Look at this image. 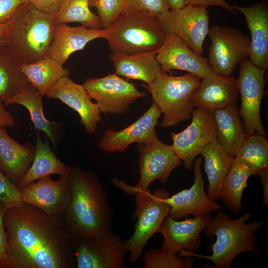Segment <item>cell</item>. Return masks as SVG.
I'll use <instances>...</instances> for the list:
<instances>
[{"instance_id":"cell-23","label":"cell","mask_w":268,"mask_h":268,"mask_svg":"<svg viewBox=\"0 0 268 268\" xmlns=\"http://www.w3.org/2000/svg\"><path fill=\"white\" fill-rule=\"evenodd\" d=\"M104 32V29L56 24L49 56L63 66L72 54L83 50L88 43L95 39L103 38Z\"/></svg>"},{"instance_id":"cell-2","label":"cell","mask_w":268,"mask_h":268,"mask_svg":"<svg viewBox=\"0 0 268 268\" xmlns=\"http://www.w3.org/2000/svg\"><path fill=\"white\" fill-rule=\"evenodd\" d=\"M68 177L72 196L63 216L73 242L111 233L112 210L97 176L76 166L71 168Z\"/></svg>"},{"instance_id":"cell-46","label":"cell","mask_w":268,"mask_h":268,"mask_svg":"<svg viewBox=\"0 0 268 268\" xmlns=\"http://www.w3.org/2000/svg\"><path fill=\"white\" fill-rule=\"evenodd\" d=\"M6 28V24L0 25V43L1 42Z\"/></svg>"},{"instance_id":"cell-36","label":"cell","mask_w":268,"mask_h":268,"mask_svg":"<svg viewBox=\"0 0 268 268\" xmlns=\"http://www.w3.org/2000/svg\"><path fill=\"white\" fill-rule=\"evenodd\" d=\"M90 8L95 7L103 29L109 27L122 14L130 10L126 0H89Z\"/></svg>"},{"instance_id":"cell-38","label":"cell","mask_w":268,"mask_h":268,"mask_svg":"<svg viewBox=\"0 0 268 268\" xmlns=\"http://www.w3.org/2000/svg\"><path fill=\"white\" fill-rule=\"evenodd\" d=\"M130 10L157 16L170 9L167 0H126Z\"/></svg>"},{"instance_id":"cell-45","label":"cell","mask_w":268,"mask_h":268,"mask_svg":"<svg viewBox=\"0 0 268 268\" xmlns=\"http://www.w3.org/2000/svg\"><path fill=\"white\" fill-rule=\"evenodd\" d=\"M169 4L170 9H177L184 7L185 4L184 0H167Z\"/></svg>"},{"instance_id":"cell-1","label":"cell","mask_w":268,"mask_h":268,"mask_svg":"<svg viewBox=\"0 0 268 268\" xmlns=\"http://www.w3.org/2000/svg\"><path fill=\"white\" fill-rule=\"evenodd\" d=\"M60 218L25 202L7 208V249L0 268H74V242Z\"/></svg>"},{"instance_id":"cell-24","label":"cell","mask_w":268,"mask_h":268,"mask_svg":"<svg viewBox=\"0 0 268 268\" xmlns=\"http://www.w3.org/2000/svg\"><path fill=\"white\" fill-rule=\"evenodd\" d=\"M35 146L14 140L5 128L0 129V171L16 185L29 169Z\"/></svg>"},{"instance_id":"cell-19","label":"cell","mask_w":268,"mask_h":268,"mask_svg":"<svg viewBox=\"0 0 268 268\" xmlns=\"http://www.w3.org/2000/svg\"><path fill=\"white\" fill-rule=\"evenodd\" d=\"M155 56L165 72L171 73L173 69L184 70L202 79L213 72L207 59L195 52L173 34H167Z\"/></svg>"},{"instance_id":"cell-33","label":"cell","mask_w":268,"mask_h":268,"mask_svg":"<svg viewBox=\"0 0 268 268\" xmlns=\"http://www.w3.org/2000/svg\"><path fill=\"white\" fill-rule=\"evenodd\" d=\"M55 18L56 24L77 22L88 28L103 29L99 17L90 10L89 0H63Z\"/></svg>"},{"instance_id":"cell-43","label":"cell","mask_w":268,"mask_h":268,"mask_svg":"<svg viewBox=\"0 0 268 268\" xmlns=\"http://www.w3.org/2000/svg\"><path fill=\"white\" fill-rule=\"evenodd\" d=\"M15 125L13 116L4 107V104L0 101V129L12 127Z\"/></svg>"},{"instance_id":"cell-8","label":"cell","mask_w":268,"mask_h":268,"mask_svg":"<svg viewBox=\"0 0 268 268\" xmlns=\"http://www.w3.org/2000/svg\"><path fill=\"white\" fill-rule=\"evenodd\" d=\"M137 150L139 153L138 166L140 178L138 183L131 186L124 181L113 178L111 182L125 193L134 195L138 192L148 190L154 180H159L165 185L172 171L181 164L170 145L159 139L146 143H137Z\"/></svg>"},{"instance_id":"cell-40","label":"cell","mask_w":268,"mask_h":268,"mask_svg":"<svg viewBox=\"0 0 268 268\" xmlns=\"http://www.w3.org/2000/svg\"><path fill=\"white\" fill-rule=\"evenodd\" d=\"M7 209L0 201V264L5 259L7 249V238L4 225V216Z\"/></svg>"},{"instance_id":"cell-27","label":"cell","mask_w":268,"mask_h":268,"mask_svg":"<svg viewBox=\"0 0 268 268\" xmlns=\"http://www.w3.org/2000/svg\"><path fill=\"white\" fill-rule=\"evenodd\" d=\"M204 169L208 182L207 196L212 200L220 199L223 182L235 157L229 155L215 138L202 150Z\"/></svg>"},{"instance_id":"cell-16","label":"cell","mask_w":268,"mask_h":268,"mask_svg":"<svg viewBox=\"0 0 268 268\" xmlns=\"http://www.w3.org/2000/svg\"><path fill=\"white\" fill-rule=\"evenodd\" d=\"M162 111L153 101L150 107L138 119L120 131H105L99 143L101 149L108 152H122L133 143H146L158 139L156 126Z\"/></svg>"},{"instance_id":"cell-18","label":"cell","mask_w":268,"mask_h":268,"mask_svg":"<svg viewBox=\"0 0 268 268\" xmlns=\"http://www.w3.org/2000/svg\"><path fill=\"white\" fill-rule=\"evenodd\" d=\"M211 219L210 213L181 221L167 215L159 231L163 237L160 250L175 254L182 250L195 253L201 246V233Z\"/></svg>"},{"instance_id":"cell-26","label":"cell","mask_w":268,"mask_h":268,"mask_svg":"<svg viewBox=\"0 0 268 268\" xmlns=\"http://www.w3.org/2000/svg\"><path fill=\"white\" fill-rule=\"evenodd\" d=\"M156 53L130 55L111 53L110 59L116 74L128 79L139 80L149 85L162 71L156 59Z\"/></svg>"},{"instance_id":"cell-7","label":"cell","mask_w":268,"mask_h":268,"mask_svg":"<svg viewBox=\"0 0 268 268\" xmlns=\"http://www.w3.org/2000/svg\"><path fill=\"white\" fill-rule=\"evenodd\" d=\"M134 195L136 208L133 218H137V221L133 234L124 242L126 250L130 252L129 261L132 263L140 258L152 236L159 232L170 210L165 201L169 193L164 189H156L153 193L147 190Z\"/></svg>"},{"instance_id":"cell-28","label":"cell","mask_w":268,"mask_h":268,"mask_svg":"<svg viewBox=\"0 0 268 268\" xmlns=\"http://www.w3.org/2000/svg\"><path fill=\"white\" fill-rule=\"evenodd\" d=\"M71 168L57 158L49 144L43 141L38 132L33 162L16 186L20 189L42 177L53 174L68 175Z\"/></svg>"},{"instance_id":"cell-31","label":"cell","mask_w":268,"mask_h":268,"mask_svg":"<svg viewBox=\"0 0 268 268\" xmlns=\"http://www.w3.org/2000/svg\"><path fill=\"white\" fill-rule=\"evenodd\" d=\"M254 175H257L256 171L234 158L223 182L220 196L226 207L234 215L240 214L243 192L248 179Z\"/></svg>"},{"instance_id":"cell-3","label":"cell","mask_w":268,"mask_h":268,"mask_svg":"<svg viewBox=\"0 0 268 268\" xmlns=\"http://www.w3.org/2000/svg\"><path fill=\"white\" fill-rule=\"evenodd\" d=\"M55 24V14L26 2L6 24L1 43L21 64L36 62L49 56Z\"/></svg>"},{"instance_id":"cell-15","label":"cell","mask_w":268,"mask_h":268,"mask_svg":"<svg viewBox=\"0 0 268 268\" xmlns=\"http://www.w3.org/2000/svg\"><path fill=\"white\" fill-rule=\"evenodd\" d=\"M60 176L57 181L47 176L20 188L21 201L37 207L50 216H63L71 201L72 188L68 175Z\"/></svg>"},{"instance_id":"cell-5","label":"cell","mask_w":268,"mask_h":268,"mask_svg":"<svg viewBox=\"0 0 268 268\" xmlns=\"http://www.w3.org/2000/svg\"><path fill=\"white\" fill-rule=\"evenodd\" d=\"M104 30L103 38L116 54L157 52L167 36L158 16L132 10L120 15Z\"/></svg>"},{"instance_id":"cell-30","label":"cell","mask_w":268,"mask_h":268,"mask_svg":"<svg viewBox=\"0 0 268 268\" xmlns=\"http://www.w3.org/2000/svg\"><path fill=\"white\" fill-rule=\"evenodd\" d=\"M21 68L27 81L43 95L61 78L70 74L68 69L50 56L34 63L22 64Z\"/></svg>"},{"instance_id":"cell-9","label":"cell","mask_w":268,"mask_h":268,"mask_svg":"<svg viewBox=\"0 0 268 268\" xmlns=\"http://www.w3.org/2000/svg\"><path fill=\"white\" fill-rule=\"evenodd\" d=\"M211 44L208 63L218 74L231 75L236 66L247 60L250 51V39L240 30L215 25L209 29Z\"/></svg>"},{"instance_id":"cell-4","label":"cell","mask_w":268,"mask_h":268,"mask_svg":"<svg viewBox=\"0 0 268 268\" xmlns=\"http://www.w3.org/2000/svg\"><path fill=\"white\" fill-rule=\"evenodd\" d=\"M251 216L250 212H246L238 218L232 219L221 209L218 210L214 218L202 230L207 238L216 237L215 242L209 244L211 255L205 256L182 250L178 256L200 257L212 262L214 265L211 268H229L241 253H256L259 250L255 233L264 223L258 220L247 223Z\"/></svg>"},{"instance_id":"cell-47","label":"cell","mask_w":268,"mask_h":268,"mask_svg":"<svg viewBox=\"0 0 268 268\" xmlns=\"http://www.w3.org/2000/svg\"><path fill=\"white\" fill-rule=\"evenodd\" d=\"M25 0L28 2H31L32 0Z\"/></svg>"},{"instance_id":"cell-11","label":"cell","mask_w":268,"mask_h":268,"mask_svg":"<svg viewBox=\"0 0 268 268\" xmlns=\"http://www.w3.org/2000/svg\"><path fill=\"white\" fill-rule=\"evenodd\" d=\"M83 86L91 99L96 101L100 112L120 115L126 112L130 105L146 96L134 85L115 72L98 78H88Z\"/></svg>"},{"instance_id":"cell-35","label":"cell","mask_w":268,"mask_h":268,"mask_svg":"<svg viewBox=\"0 0 268 268\" xmlns=\"http://www.w3.org/2000/svg\"><path fill=\"white\" fill-rule=\"evenodd\" d=\"M143 268H192L194 260L190 256H179L170 251L151 249L142 257Z\"/></svg>"},{"instance_id":"cell-39","label":"cell","mask_w":268,"mask_h":268,"mask_svg":"<svg viewBox=\"0 0 268 268\" xmlns=\"http://www.w3.org/2000/svg\"><path fill=\"white\" fill-rule=\"evenodd\" d=\"M25 0H0V25L6 24Z\"/></svg>"},{"instance_id":"cell-42","label":"cell","mask_w":268,"mask_h":268,"mask_svg":"<svg viewBox=\"0 0 268 268\" xmlns=\"http://www.w3.org/2000/svg\"><path fill=\"white\" fill-rule=\"evenodd\" d=\"M63 0H32L31 2L38 10L51 14L59 10Z\"/></svg>"},{"instance_id":"cell-44","label":"cell","mask_w":268,"mask_h":268,"mask_svg":"<svg viewBox=\"0 0 268 268\" xmlns=\"http://www.w3.org/2000/svg\"><path fill=\"white\" fill-rule=\"evenodd\" d=\"M260 178L263 188V200L262 205H268V168L259 171L257 174Z\"/></svg>"},{"instance_id":"cell-37","label":"cell","mask_w":268,"mask_h":268,"mask_svg":"<svg viewBox=\"0 0 268 268\" xmlns=\"http://www.w3.org/2000/svg\"><path fill=\"white\" fill-rule=\"evenodd\" d=\"M0 201L7 208L18 207L23 203L19 189L0 171Z\"/></svg>"},{"instance_id":"cell-32","label":"cell","mask_w":268,"mask_h":268,"mask_svg":"<svg viewBox=\"0 0 268 268\" xmlns=\"http://www.w3.org/2000/svg\"><path fill=\"white\" fill-rule=\"evenodd\" d=\"M43 95L30 83L18 95L7 101L5 105L17 104L29 111L35 129L45 133L54 145L56 144L54 125L45 117L43 110Z\"/></svg>"},{"instance_id":"cell-20","label":"cell","mask_w":268,"mask_h":268,"mask_svg":"<svg viewBox=\"0 0 268 268\" xmlns=\"http://www.w3.org/2000/svg\"><path fill=\"white\" fill-rule=\"evenodd\" d=\"M48 98L58 99L80 116V123L88 134H93L101 121L100 111L83 85L73 82L68 76L61 78L45 94Z\"/></svg>"},{"instance_id":"cell-10","label":"cell","mask_w":268,"mask_h":268,"mask_svg":"<svg viewBox=\"0 0 268 268\" xmlns=\"http://www.w3.org/2000/svg\"><path fill=\"white\" fill-rule=\"evenodd\" d=\"M237 79L241 96L240 115L247 135L258 134L267 136L261 115L260 106L264 95L266 69L254 65L249 60L239 64Z\"/></svg>"},{"instance_id":"cell-22","label":"cell","mask_w":268,"mask_h":268,"mask_svg":"<svg viewBox=\"0 0 268 268\" xmlns=\"http://www.w3.org/2000/svg\"><path fill=\"white\" fill-rule=\"evenodd\" d=\"M234 9L245 17L251 34L249 60L255 66L265 69L268 66V4L266 0Z\"/></svg>"},{"instance_id":"cell-25","label":"cell","mask_w":268,"mask_h":268,"mask_svg":"<svg viewBox=\"0 0 268 268\" xmlns=\"http://www.w3.org/2000/svg\"><path fill=\"white\" fill-rule=\"evenodd\" d=\"M216 138L222 148L235 157L248 136L239 111L235 104L212 111Z\"/></svg>"},{"instance_id":"cell-17","label":"cell","mask_w":268,"mask_h":268,"mask_svg":"<svg viewBox=\"0 0 268 268\" xmlns=\"http://www.w3.org/2000/svg\"><path fill=\"white\" fill-rule=\"evenodd\" d=\"M201 164L202 158L199 156L193 163L195 180L190 188L165 199L170 206L168 215L173 219H181L189 214L200 216L221 209L220 204L210 199L205 192V182L201 170Z\"/></svg>"},{"instance_id":"cell-14","label":"cell","mask_w":268,"mask_h":268,"mask_svg":"<svg viewBox=\"0 0 268 268\" xmlns=\"http://www.w3.org/2000/svg\"><path fill=\"white\" fill-rule=\"evenodd\" d=\"M127 252L121 237L112 233L74 242L78 268H124Z\"/></svg>"},{"instance_id":"cell-21","label":"cell","mask_w":268,"mask_h":268,"mask_svg":"<svg viewBox=\"0 0 268 268\" xmlns=\"http://www.w3.org/2000/svg\"><path fill=\"white\" fill-rule=\"evenodd\" d=\"M238 90L237 79L214 71L202 78L193 95L194 107L213 111L235 104Z\"/></svg>"},{"instance_id":"cell-41","label":"cell","mask_w":268,"mask_h":268,"mask_svg":"<svg viewBox=\"0 0 268 268\" xmlns=\"http://www.w3.org/2000/svg\"><path fill=\"white\" fill-rule=\"evenodd\" d=\"M185 4H191L198 6L207 7L209 6H216L224 8L233 14H236L233 5L227 3L225 0H184Z\"/></svg>"},{"instance_id":"cell-12","label":"cell","mask_w":268,"mask_h":268,"mask_svg":"<svg viewBox=\"0 0 268 268\" xmlns=\"http://www.w3.org/2000/svg\"><path fill=\"white\" fill-rule=\"evenodd\" d=\"M208 13L206 7L188 4L180 9H170L158 17L166 34L176 35L201 56L203 43L209 29Z\"/></svg>"},{"instance_id":"cell-34","label":"cell","mask_w":268,"mask_h":268,"mask_svg":"<svg viewBox=\"0 0 268 268\" xmlns=\"http://www.w3.org/2000/svg\"><path fill=\"white\" fill-rule=\"evenodd\" d=\"M235 158L257 173L268 168V141L258 134L248 135Z\"/></svg>"},{"instance_id":"cell-13","label":"cell","mask_w":268,"mask_h":268,"mask_svg":"<svg viewBox=\"0 0 268 268\" xmlns=\"http://www.w3.org/2000/svg\"><path fill=\"white\" fill-rule=\"evenodd\" d=\"M192 122L182 131L172 132L171 147L183 161L184 167L192 170L195 159L203 148L216 138L212 111L197 108L192 113Z\"/></svg>"},{"instance_id":"cell-29","label":"cell","mask_w":268,"mask_h":268,"mask_svg":"<svg viewBox=\"0 0 268 268\" xmlns=\"http://www.w3.org/2000/svg\"><path fill=\"white\" fill-rule=\"evenodd\" d=\"M29 84L21 70V64L6 46L0 42V101L5 105Z\"/></svg>"},{"instance_id":"cell-6","label":"cell","mask_w":268,"mask_h":268,"mask_svg":"<svg viewBox=\"0 0 268 268\" xmlns=\"http://www.w3.org/2000/svg\"><path fill=\"white\" fill-rule=\"evenodd\" d=\"M200 81V77L190 73L174 76L162 71L151 84H142L163 114L161 127L175 126L191 118L193 95Z\"/></svg>"}]
</instances>
